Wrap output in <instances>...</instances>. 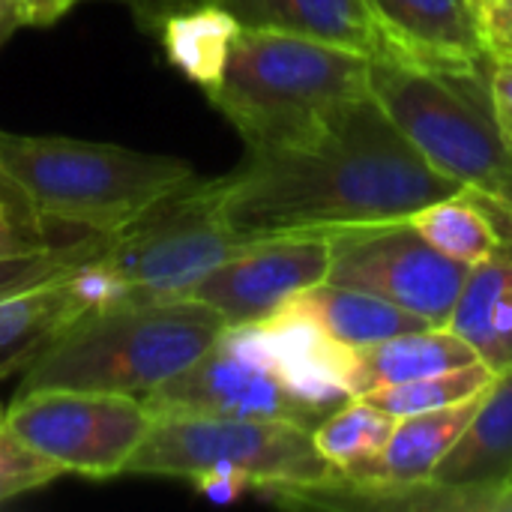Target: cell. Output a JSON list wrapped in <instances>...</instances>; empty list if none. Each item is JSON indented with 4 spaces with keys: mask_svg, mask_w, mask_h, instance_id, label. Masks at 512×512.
Returning <instances> with one entry per match:
<instances>
[{
    "mask_svg": "<svg viewBox=\"0 0 512 512\" xmlns=\"http://www.w3.org/2000/svg\"><path fill=\"white\" fill-rule=\"evenodd\" d=\"M480 15L489 51L512 57V0H480Z\"/></svg>",
    "mask_w": 512,
    "mask_h": 512,
    "instance_id": "cell-28",
    "label": "cell"
},
{
    "mask_svg": "<svg viewBox=\"0 0 512 512\" xmlns=\"http://www.w3.org/2000/svg\"><path fill=\"white\" fill-rule=\"evenodd\" d=\"M3 423L63 474L108 480L126 471L153 414L138 396L42 387L18 390Z\"/></svg>",
    "mask_w": 512,
    "mask_h": 512,
    "instance_id": "cell-8",
    "label": "cell"
},
{
    "mask_svg": "<svg viewBox=\"0 0 512 512\" xmlns=\"http://www.w3.org/2000/svg\"><path fill=\"white\" fill-rule=\"evenodd\" d=\"M195 489L210 498V501H219V504H228V501H237L240 495L252 492V483L240 474H228V471H210V474H201L192 480Z\"/></svg>",
    "mask_w": 512,
    "mask_h": 512,
    "instance_id": "cell-30",
    "label": "cell"
},
{
    "mask_svg": "<svg viewBox=\"0 0 512 512\" xmlns=\"http://www.w3.org/2000/svg\"><path fill=\"white\" fill-rule=\"evenodd\" d=\"M228 324L183 300H117L75 318L24 372L18 390L69 387L144 399L198 360Z\"/></svg>",
    "mask_w": 512,
    "mask_h": 512,
    "instance_id": "cell-3",
    "label": "cell"
},
{
    "mask_svg": "<svg viewBox=\"0 0 512 512\" xmlns=\"http://www.w3.org/2000/svg\"><path fill=\"white\" fill-rule=\"evenodd\" d=\"M246 243L225 219L216 180L192 177L111 234L96 270L117 300H183Z\"/></svg>",
    "mask_w": 512,
    "mask_h": 512,
    "instance_id": "cell-7",
    "label": "cell"
},
{
    "mask_svg": "<svg viewBox=\"0 0 512 512\" xmlns=\"http://www.w3.org/2000/svg\"><path fill=\"white\" fill-rule=\"evenodd\" d=\"M510 489H512V483H510Z\"/></svg>",
    "mask_w": 512,
    "mask_h": 512,
    "instance_id": "cell-37",
    "label": "cell"
},
{
    "mask_svg": "<svg viewBox=\"0 0 512 512\" xmlns=\"http://www.w3.org/2000/svg\"><path fill=\"white\" fill-rule=\"evenodd\" d=\"M0 177L45 219L111 237L153 201L189 183L195 168L162 153L0 129Z\"/></svg>",
    "mask_w": 512,
    "mask_h": 512,
    "instance_id": "cell-4",
    "label": "cell"
},
{
    "mask_svg": "<svg viewBox=\"0 0 512 512\" xmlns=\"http://www.w3.org/2000/svg\"><path fill=\"white\" fill-rule=\"evenodd\" d=\"M240 27L294 33L366 57H378V33L366 0H210Z\"/></svg>",
    "mask_w": 512,
    "mask_h": 512,
    "instance_id": "cell-16",
    "label": "cell"
},
{
    "mask_svg": "<svg viewBox=\"0 0 512 512\" xmlns=\"http://www.w3.org/2000/svg\"><path fill=\"white\" fill-rule=\"evenodd\" d=\"M369 90L432 168L489 192L504 183L510 135L495 111L486 69H423L369 57Z\"/></svg>",
    "mask_w": 512,
    "mask_h": 512,
    "instance_id": "cell-5",
    "label": "cell"
},
{
    "mask_svg": "<svg viewBox=\"0 0 512 512\" xmlns=\"http://www.w3.org/2000/svg\"><path fill=\"white\" fill-rule=\"evenodd\" d=\"M117 303L111 282L96 261L57 282L18 291L0 300V381L27 372L30 363L84 312Z\"/></svg>",
    "mask_w": 512,
    "mask_h": 512,
    "instance_id": "cell-14",
    "label": "cell"
},
{
    "mask_svg": "<svg viewBox=\"0 0 512 512\" xmlns=\"http://www.w3.org/2000/svg\"><path fill=\"white\" fill-rule=\"evenodd\" d=\"M156 33L162 39L168 60L207 93L225 69L240 24L216 3L195 0L165 15Z\"/></svg>",
    "mask_w": 512,
    "mask_h": 512,
    "instance_id": "cell-21",
    "label": "cell"
},
{
    "mask_svg": "<svg viewBox=\"0 0 512 512\" xmlns=\"http://www.w3.org/2000/svg\"><path fill=\"white\" fill-rule=\"evenodd\" d=\"M111 3H123V6L135 15V21H138L144 30L156 33V27L162 24L165 15H171L174 9L189 6V3H195V0H111Z\"/></svg>",
    "mask_w": 512,
    "mask_h": 512,
    "instance_id": "cell-31",
    "label": "cell"
},
{
    "mask_svg": "<svg viewBox=\"0 0 512 512\" xmlns=\"http://www.w3.org/2000/svg\"><path fill=\"white\" fill-rule=\"evenodd\" d=\"M96 237L99 234H84V231H75V228H66L39 216L24 201V195L0 177V258L69 249Z\"/></svg>",
    "mask_w": 512,
    "mask_h": 512,
    "instance_id": "cell-25",
    "label": "cell"
},
{
    "mask_svg": "<svg viewBox=\"0 0 512 512\" xmlns=\"http://www.w3.org/2000/svg\"><path fill=\"white\" fill-rule=\"evenodd\" d=\"M447 327L462 336L489 369H510L512 255H495L468 270Z\"/></svg>",
    "mask_w": 512,
    "mask_h": 512,
    "instance_id": "cell-19",
    "label": "cell"
},
{
    "mask_svg": "<svg viewBox=\"0 0 512 512\" xmlns=\"http://www.w3.org/2000/svg\"><path fill=\"white\" fill-rule=\"evenodd\" d=\"M510 369H512V360H510Z\"/></svg>",
    "mask_w": 512,
    "mask_h": 512,
    "instance_id": "cell-36",
    "label": "cell"
},
{
    "mask_svg": "<svg viewBox=\"0 0 512 512\" xmlns=\"http://www.w3.org/2000/svg\"><path fill=\"white\" fill-rule=\"evenodd\" d=\"M210 471L240 474L270 501L339 474L318 453L312 429L243 417H153L123 474L195 480Z\"/></svg>",
    "mask_w": 512,
    "mask_h": 512,
    "instance_id": "cell-6",
    "label": "cell"
},
{
    "mask_svg": "<svg viewBox=\"0 0 512 512\" xmlns=\"http://www.w3.org/2000/svg\"><path fill=\"white\" fill-rule=\"evenodd\" d=\"M108 237L87 240L81 246L39 252V255H21V258H0V300L12 297L18 291L39 288L45 282H57L69 273H78L90 261H96L105 249Z\"/></svg>",
    "mask_w": 512,
    "mask_h": 512,
    "instance_id": "cell-26",
    "label": "cell"
},
{
    "mask_svg": "<svg viewBox=\"0 0 512 512\" xmlns=\"http://www.w3.org/2000/svg\"><path fill=\"white\" fill-rule=\"evenodd\" d=\"M366 93V54L294 33L240 27L207 99L240 132L249 153H267L312 138L339 108Z\"/></svg>",
    "mask_w": 512,
    "mask_h": 512,
    "instance_id": "cell-2",
    "label": "cell"
},
{
    "mask_svg": "<svg viewBox=\"0 0 512 512\" xmlns=\"http://www.w3.org/2000/svg\"><path fill=\"white\" fill-rule=\"evenodd\" d=\"M426 483L450 492L459 510H504L512 483V369L495 375L477 414Z\"/></svg>",
    "mask_w": 512,
    "mask_h": 512,
    "instance_id": "cell-13",
    "label": "cell"
},
{
    "mask_svg": "<svg viewBox=\"0 0 512 512\" xmlns=\"http://www.w3.org/2000/svg\"><path fill=\"white\" fill-rule=\"evenodd\" d=\"M477 360H480L477 351L450 327H423V330L399 333L378 345L354 348L351 396L357 399L378 387L405 384V381L459 369Z\"/></svg>",
    "mask_w": 512,
    "mask_h": 512,
    "instance_id": "cell-17",
    "label": "cell"
},
{
    "mask_svg": "<svg viewBox=\"0 0 512 512\" xmlns=\"http://www.w3.org/2000/svg\"><path fill=\"white\" fill-rule=\"evenodd\" d=\"M507 135H510V132H507ZM510 150H512V135H510ZM495 192H498V195H504L507 201H512V165H510V171H507V177H504V183H501Z\"/></svg>",
    "mask_w": 512,
    "mask_h": 512,
    "instance_id": "cell-34",
    "label": "cell"
},
{
    "mask_svg": "<svg viewBox=\"0 0 512 512\" xmlns=\"http://www.w3.org/2000/svg\"><path fill=\"white\" fill-rule=\"evenodd\" d=\"M3 420H6V408L0 405V426H3Z\"/></svg>",
    "mask_w": 512,
    "mask_h": 512,
    "instance_id": "cell-35",
    "label": "cell"
},
{
    "mask_svg": "<svg viewBox=\"0 0 512 512\" xmlns=\"http://www.w3.org/2000/svg\"><path fill=\"white\" fill-rule=\"evenodd\" d=\"M153 417L285 420L315 432L327 417L279 375L252 327H228L198 360L144 396Z\"/></svg>",
    "mask_w": 512,
    "mask_h": 512,
    "instance_id": "cell-9",
    "label": "cell"
},
{
    "mask_svg": "<svg viewBox=\"0 0 512 512\" xmlns=\"http://www.w3.org/2000/svg\"><path fill=\"white\" fill-rule=\"evenodd\" d=\"M285 306L309 315L318 327H324L336 342H342L348 348H366V345L393 339L399 333L432 327L426 318H420L396 303H387L375 294L333 285V282H318V285L294 294Z\"/></svg>",
    "mask_w": 512,
    "mask_h": 512,
    "instance_id": "cell-20",
    "label": "cell"
},
{
    "mask_svg": "<svg viewBox=\"0 0 512 512\" xmlns=\"http://www.w3.org/2000/svg\"><path fill=\"white\" fill-rule=\"evenodd\" d=\"M264 345L267 357L279 369V375L291 384V390L318 408L321 414H333L351 396V366L354 348L336 342L324 327H318L309 315L279 306L270 318L249 324Z\"/></svg>",
    "mask_w": 512,
    "mask_h": 512,
    "instance_id": "cell-15",
    "label": "cell"
},
{
    "mask_svg": "<svg viewBox=\"0 0 512 512\" xmlns=\"http://www.w3.org/2000/svg\"><path fill=\"white\" fill-rule=\"evenodd\" d=\"M327 237V282L375 294L432 327H447L471 267L438 252L411 219L351 225L327 231Z\"/></svg>",
    "mask_w": 512,
    "mask_h": 512,
    "instance_id": "cell-10",
    "label": "cell"
},
{
    "mask_svg": "<svg viewBox=\"0 0 512 512\" xmlns=\"http://www.w3.org/2000/svg\"><path fill=\"white\" fill-rule=\"evenodd\" d=\"M216 186L228 225L249 240L408 219L462 189L423 159L372 90L294 147L246 150Z\"/></svg>",
    "mask_w": 512,
    "mask_h": 512,
    "instance_id": "cell-1",
    "label": "cell"
},
{
    "mask_svg": "<svg viewBox=\"0 0 512 512\" xmlns=\"http://www.w3.org/2000/svg\"><path fill=\"white\" fill-rule=\"evenodd\" d=\"M21 27H30L24 0H0V45Z\"/></svg>",
    "mask_w": 512,
    "mask_h": 512,
    "instance_id": "cell-33",
    "label": "cell"
},
{
    "mask_svg": "<svg viewBox=\"0 0 512 512\" xmlns=\"http://www.w3.org/2000/svg\"><path fill=\"white\" fill-rule=\"evenodd\" d=\"M486 390L450 408L399 417L381 456L354 480H375V483H390V486L426 483L435 465L447 456V450L459 441V435L477 414Z\"/></svg>",
    "mask_w": 512,
    "mask_h": 512,
    "instance_id": "cell-18",
    "label": "cell"
},
{
    "mask_svg": "<svg viewBox=\"0 0 512 512\" xmlns=\"http://www.w3.org/2000/svg\"><path fill=\"white\" fill-rule=\"evenodd\" d=\"M495 369H489L483 360L459 366V369H447V372H435L426 378H414L405 384H390V387H378L366 396L369 405L381 408L390 417H411V414H426V411H438V408H450L459 405L477 393H483L492 381H495Z\"/></svg>",
    "mask_w": 512,
    "mask_h": 512,
    "instance_id": "cell-24",
    "label": "cell"
},
{
    "mask_svg": "<svg viewBox=\"0 0 512 512\" xmlns=\"http://www.w3.org/2000/svg\"><path fill=\"white\" fill-rule=\"evenodd\" d=\"M408 219L438 252L465 267L483 264L501 252L486 213L465 195V186L450 198L426 204Z\"/></svg>",
    "mask_w": 512,
    "mask_h": 512,
    "instance_id": "cell-23",
    "label": "cell"
},
{
    "mask_svg": "<svg viewBox=\"0 0 512 512\" xmlns=\"http://www.w3.org/2000/svg\"><path fill=\"white\" fill-rule=\"evenodd\" d=\"M381 54L423 69H486L480 0H366Z\"/></svg>",
    "mask_w": 512,
    "mask_h": 512,
    "instance_id": "cell-12",
    "label": "cell"
},
{
    "mask_svg": "<svg viewBox=\"0 0 512 512\" xmlns=\"http://www.w3.org/2000/svg\"><path fill=\"white\" fill-rule=\"evenodd\" d=\"M63 477V471L24 444L6 423L0 426V504L24 492H36Z\"/></svg>",
    "mask_w": 512,
    "mask_h": 512,
    "instance_id": "cell-27",
    "label": "cell"
},
{
    "mask_svg": "<svg viewBox=\"0 0 512 512\" xmlns=\"http://www.w3.org/2000/svg\"><path fill=\"white\" fill-rule=\"evenodd\" d=\"M327 270V234L258 237L210 270L189 297L219 312L228 327H249L270 318L294 294L327 282Z\"/></svg>",
    "mask_w": 512,
    "mask_h": 512,
    "instance_id": "cell-11",
    "label": "cell"
},
{
    "mask_svg": "<svg viewBox=\"0 0 512 512\" xmlns=\"http://www.w3.org/2000/svg\"><path fill=\"white\" fill-rule=\"evenodd\" d=\"M486 75H489L495 111H498L504 129L512 135V57L492 54L489 57V66H486Z\"/></svg>",
    "mask_w": 512,
    "mask_h": 512,
    "instance_id": "cell-29",
    "label": "cell"
},
{
    "mask_svg": "<svg viewBox=\"0 0 512 512\" xmlns=\"http://www.w3.org/2000/svg\"><path fill=\"white\" fill-rule=\"evenodd\" d=\"M78 3L81 0H24V6H27V24L30 27L54 24L57 18H63Z\"/></svg>",
    "mask_w": 512,
    "mask_h": 512,
    "instance_id": "cell-32",
    "label": "cell"
},
{
    "mask_svg": "<svg viewBox=\"0 0 512 512\" xmlns=\"http://www.w3.org/2000/svg\"><path fill=\"white\" fill-rule=\"evenodd\" d=\"M393 429H396V417L384 414L366 399H348L315 426L312 438L318 453L339 474L357 477L381 456Z\"/></svg>",
    "mask_w": 512,
    "mask_h": 512,
    "instance_id": "cell-22",
    "label": "cell"
}]
</instances>
